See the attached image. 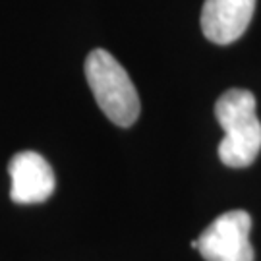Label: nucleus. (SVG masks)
Masks as SVG:
<instances>
[{
  "mask_svg": "<svg viewBox=\"0 0 261 261\" xmlns=\"http://www.w3.org/2000/svg\"><path fill=\"white\" fill-rule=\"evenodd\" d=\"M85 77L105 116L116 126L128 128L140 116V95L124 66L103 48L89 53Z\"/></svg>",
  "mask_w": 261,
  "mask_h": 261,
  "instance_id": "f03ea898",
  "label": "nucleus"
},
{
  "mask_svg": "<svg viewBox=\"0 0 261 261\" xmlns=\"http://www.w3.org/2000/svg\"><path fill=\"white\" fill-rule=\"evenodd\" d=\"M252 217L234 209L217 217L203 234L192 242L207 261H253V248L250 244Z\"/></svg>",
  "mask_w": 261,
  "mask_h": 261,
  "instance_id": "7ed1b4c3",
  "label": "nucleus"
},
{
  "mask_svg": "<svg viewBox=\"0 0 261 261\" xmlns=\"http://www.w3.org/2000/svg\"><path fill=\"white\" fill-rule=\"evenodd\" d=\"M215 116L224 130L219 157L226 167H250L261 151V122L255 97L246 89H230L215 105Z\"/></svg>",
  "mask_w": 261,
  "mask_h": 261,
  "instance_id": "f257e3e1",
  "label": "nucleus"
},
{
  "mask_svg": "<svg viewBox=\"0 0 261 261\" xmlns=\"http://www.w3.org/2000/svg\"><path fill=\"white\" fill-rule=\"evenodd\" d=\"M10 197L19 205L41 203L53 196L56 188L55 170L47 159L35 151H21L10 161Z\"/></svg>",
  "mask_w": 261,
  "mask_h": 261,
  "instance_id": "20e7f679",
  "label": "nucleus"
},
{
  "mask_svg": "<svg viewBox=\"0 0 261 261\" xmlns=\"http://www.w3.org/2000/svg\"><path fill=\"white\" fill-rule=\"evenodd\" d=\"M255 0H205L201 29L211 43L230 45L244 35L252 21Z\"/></svg>",
  "mask_w": 261,
  "mask_h": 261,
  "instance_id": "39448f33",
  "label": "nucleus"
}]
</instances>
